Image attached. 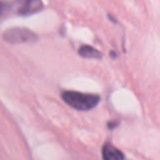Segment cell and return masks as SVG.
Masks as SVG:
<instances>
[{
	"instance_id": "cell-1",
	"label": "cell",
	"mask_w": 160,
	"mask_h": 160,
	"mask_svg": "<svg viewBox=\"0 0 160 160\" xmlns=\"http://www.w3.org/2000/svg\"><path fill=\"white\" fill-rule=\"evenodd\" d=\"M61 98L69 106L80 111L94 109L100 101V98L95 94H84L79 91H62Z\"/></svg>"
},
{
	"instance_id": "cell-2",
	"label": "cell",
	"mask_w": 160,
	"mask_h": 160,
	"mask_svg": "<svg viewBox=\"0 0 160 160\" xmlns=\"http://www.w3.org/2000/svg\"><path fill=\"white\" fill-rule=\"evenodd\" d=\"M9 44H34L38 41V35L25 28H11L2 35Z\"/></svg>"
},
{
	"instance_id": "cell-3",
	"label": "cell",
	"mask_w": 160,
	"mask_h": 160,
	"mask_svg": "<svg viewBox=\"0 0 160 160\" xmlns=\"http://www.w3.org/2000/svg\"><path fill=\"white\" fill-rule=\"evenodd\" d=\"M42 9L41 0H21L18 8V12L20 15H30L38 12Z\"/></svg>"
},
{
	"instance_id": "cell-4",
	"label": "cell",
	"mask_w": 160,
	"mask_h": 160,
	"mask_svg": "<svg viewBox=\"0 0 160 160\" xmlns=\"http://www.w3.org/2000/svg\"><path fill=\"white\" fill-rule=\"evenodd\" d=\"M101 152L104 160H125L124 154L111 144H105L102 146Z\"/></svg>"
},
{
	"instance_id": "cell-5",
	"label": "cell",
	"mask_w": 160,
	"mask_h": 160,
	"mask_svg": "<svg viewBox=\"0 0 160 160\" xmlns=\"http://www.w3.org/2000/svg\"><path fill=\"white\" fill-rule=\"evenodd\" d=\"M79 55L82 58H86V59H101V56H102L99 50H96L95 48L89 46V45H82L79 49Z\"/></svg>"
},
{
	"instance_id": "cell-6",
	"label": "cell",
	"mask_w": 160,
	"mask_h": 160,
	"mask_svg": "<svg viewBox=\"0 0 160 160\" xmlns=\"http://www.w3.org/2000/svg\"><path fill=\"white\" fill-rule=\"evenodd\" d=\"M1 12H2V2L0 0V15H1Z\"/></svg>"
}]
</instances>
